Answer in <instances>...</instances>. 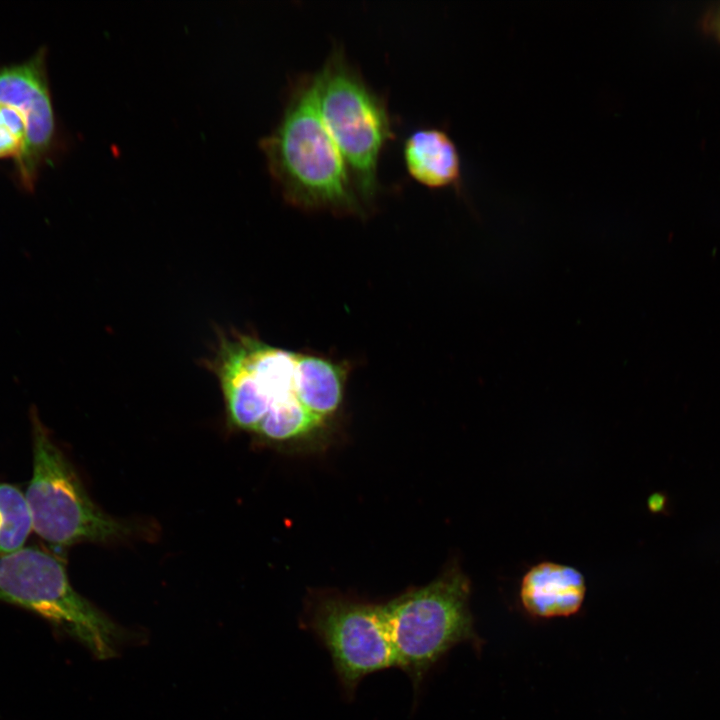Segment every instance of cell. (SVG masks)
I'll return each mask as SVG.
<instances>
[{
  "label": "cell",
  "instance_id": "cell-1",
  "mask_svg": "<svg viewBox=\"0 0 720 720\" xmlns=\"http://www.w3.org/2000/svg\"><path fill=\"white\" fill-rule=\"evenodd\" d=\"M259 146L288 202L344 212L359 209L347 166L319 112L313 74L293 84L279 122Z\"/></svg>",
  "mask_w": 720,
  "mask_h": 720
},
{
  "label": "cell",
  "instance_id": "cell-2",
  "mask_svg": "<svg viewBox=\"0 0 720 720\" xmlns=\"http://www.w3.org/2000/svg\"><path fill=\"white\" fill-rule=\"evenodd\" d=\"M0 601L38 614L97 659L116 656L131 636L72 587L60 559L35 547L0 556Z\"/></svg>",
  "mask_w": 720,
  "mask_h": 720
},
{
  "label": "cell",
  "instance_id": "cell-3",
  "mask_svg": "<svg viewBox=\"0 0 720 720\" xmlns=\"http://www.w3.org/2000/svg\"><path fill=\"white\" fill-rule=\"evenodd\" d=\"M313 76L321 117L359 198L370 201L379 187L381 152L394 136L384 98L366 83L341 48L333 49Z\"/></svg>",
  "mask_w": 720,
  "mask_h": 720
},
{
  "label": "cell",
  "instance_id": "cell-4",
  "mask_svg": "<svg viewBox=\"0 0 720 720\" xmlns=\"http://www.w3.org/2000/svg\"><path fill=\"white\" fill-rule=\"evenodd\" d=\"M33 471L25 497L33 530L50 546L63 549L120 538L129 529L92 502L72 465L31 405Z\"/></svg>",
  "mask_w": 720,
  "mask_h": 720
},
{
  "label": "cell",
  "instance_id": "cell-5",
  "mask_svg": "<svg viewBox=\"0 0 720 720\" xmlns=\"http://www.w3.org/2000/svg\"><path fill=\"white\" fill-rule=\"evenodd\" d=\"M469 595L468 578L454 568L380 605L398 667L420 678L453 646L475 640Z\"/></svg>",
  "mask_w": 720,
  "mask_h": 720
},
{
  "label": "cell",
  "instance_id": "cell-6",
  "mask_svg": "<svg viewBox=\"0 0 720 720\" xmlns=\"http://www.w3.org/2000/svg\"><path fill=\"white\" fill-rule=\"evenodd\" d=\"M312 627L347 688L373 672L398 667L380 605L330 599L317 609Z\"/></svg>",
  "mask_w": 720,
  "mask_h": 720
},
{
  "label": "cell",
  "instance_id": "cell-7",
  "mask_svg": "<svg viewBox=\"0 0 720 720\" xmlns=\"http://www.w3.org/2000/svg\"><path fill=\"white\" fill-rule=\"evenodd\" d=\"M0 104L15 109L27 129L26 147L15 164L26 192H33L41 166L55 142V116L46 70V50L25 62L0 67Z\"/></svg>",
  "mask_w": 720,
  "mask_h": 720
},
{
  "label": "cell",
  "instance_id": "cell-8",
  "mask_svg": "<svg viewBox=\"0 0 720 720\" xmlns=\"http://www.w3.org/2000/svg\"><path fill=\"white\" fill-rule=\"evenodd\" d=\"M524 609L539 618L568 617L577 613L584 601L586 583L575 567L551 561L532 566L520 584Z\"/></svg>",
  "mask_w": 720,
  "mask_h": 720
},
{
  "label": "cell",
  "instance_id": "cell-9",
  "mask_svg": "<svg viewBox=\"0 0 720 720\" xmlns=\"http://www.w3.org/2000/svg\"><path fill=\"white\" fill-rule=\"evenodd\" d=\"M403 158L409 175L433 189L462 188V161L449 133L439 127L414 130L406 138Z\"/></svg>",
  "mask_w": 720,
  "mask_h": 720
},
{
  "label": "cell",
  "instance_id": "cell-10",
  "mask_svg": "<svg viewBox=\"0 0 720 720\" xmlns=\"http://www.w3.org/2000/svg\"><path fill=\"white\" fill-rule=\"evenodd\" d=\"M344 373L335 363L313 355L297 354L295 391L311 413L324 419L340 405Z\"/></svg>",
  "mask_w": 720,
  "mask_h": 720
},
{
  "label": "cell",
  "instance_id": "cell-11",
  "mask_svg": "<svg viewBox=\"0 0 720 720\" xmlns=\"http://www.w3.org/2000/svg\"><path fill=\"white\" fill-rule=\"evenodd\" d=\"M32 529L25 495L17 487L0 482V556L21 549Z\"/></svg>",
  "mask_w": 720,
  "mask_h": 720
},
{
  "label": "cell",
  "instance_id": "cell-12",
  "mask_svg": "<svg viewBox=\"0 0 720 720\" xmlns=\"http://www.w3.org/2000/svg\"><path fill=\"white\" fill-rule=\"evenodd\" d=\"M322 420L294 397L273 405L256 432L273 440H285L311 431Z\"/></svg>",
  "mask_w": 720,
  "mask_h": 720
},
{
  "label": "cell",
  "instance_id": "cell-13",
  "mask_svg": "<svg viewBox=\"0 0 720 720\" xmlns=\"http://www.w3.org/2000/svg\"><path fill=\"white\" fill-rule=\"evenodd\" d=\"M27 129L23 117L12 107L0 104V159H21L26 147Z\"/></svg>",
  "mask_w": 720,
  "mask_h": 720
}]
</instances>
